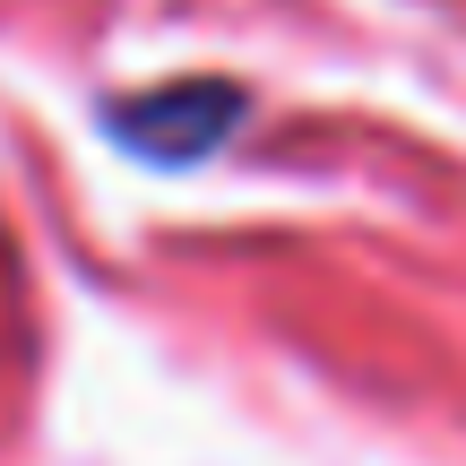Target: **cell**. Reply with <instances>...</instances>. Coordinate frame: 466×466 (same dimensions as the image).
I'll return each mask as SVG.
<instances>
[{"instance_id":"cell-1","label":"cell","mask_w":466,"mask_h":466,"mask_svg":"<svg viewBox=\"0 0 466 466\" xmlns=\"http://www.w3.org/2000/svg\"><path fill=\"white\" fill-rule=\"evenodd\" d=\"M242 113L250 96L233 78H182V86H147V96L113 104V138L147 165H199Z\"/></svg>"}]
</instances>
